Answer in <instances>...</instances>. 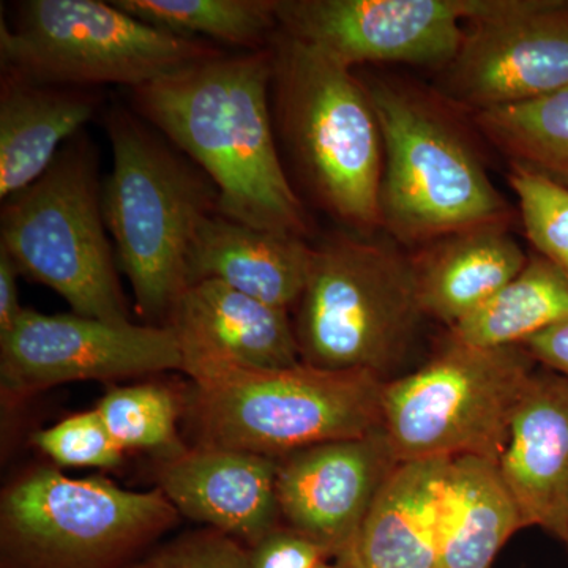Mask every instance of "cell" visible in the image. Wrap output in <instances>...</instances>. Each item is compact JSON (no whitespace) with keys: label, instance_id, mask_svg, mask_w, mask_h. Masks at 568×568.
<instances>
[{"label":"cell","instance_id":"cell-31","mask_svg":"<svg viewBox=\"0 0 568 568\" xmlns=\"http://www.w3.org/2000/svg\"><path fill=\"white\" fill-rule=\"evenodd\" d=\"M537 364L558 372L568 379V321L534 336L523 345Z\"/></svg>","mask_w":568,"mask_h":568},{"label":"cell","instance_id":"cell-21","mask_svg":"<svg viewBox=\"0 0 568 568\" xmlns=\"http://www.w3.org/2000/svg\"><path fill=\"white\" fill-rule=\"evenodd\" d=\"M97 111L92 93L3 74L0 92V197L32 185Z\"/></svg>","mask_w":568,"mask_h":568},{"label":"cell","instance_id":"cell-4","mask_svg":"<svg viewBox=\"0 0 568 568\" xmlns=\"http://www.w3.org/2000/svg\"><path fill=\"white\" fill-rule=\"evenodd\" d=\"M112 171L102 186L104 223L119 271L129 278L142 320L166 325L186 287V256L219 192L204 171L133 118L106 121Z\"/></svg>","mask_w":568,"mask_h":568},{"label":"cell","instance_id":"cell-24","mask_svg":"<svg viewBox=\"0 0 568 568\" xmlns=\"http://www.w3.org/2000/svg\"><path fill=\"white\" fill-rule=\"evenodd\" d=\"M133 17L175 36L209 39L244 48L271 47L280 31L278 0H114Z\"/></svg>","mask_w":568,"mask_h":568},{"label":"cell","instance_id":"cell-8","mask_svg":"<svg viewBox=\"0 0 568 568\" xmlns=\"http://www.w3.org/2000/svg\"><path fill=\"white\" fill-rule=\"evenodd\" d=\"M106 230L95 149L80 133L47 173L7 197L0 246L20 274L51 287L77 315L125 323L129 306Z\"/></svg>","mask_w":568,"mask_h":568},{"label":"cell","instance_id":"cell-25","mask_svg":"<svg viewBox=\"0 0 568 568\" xmlns=\"http://www.w3.org/2000/svg\"><path fill=\"white\" fill-rule=\"evenodd\" d=\"M474 121L508 163L568 189V88L536 102L478 112Z\"/></svg>","mask_w":568,"mask_h":568},{"label":"cell","instance_id":"cell-23","mask_svg":"<svg viewBox=\"0 0 568 568\" xmlns=\"http://www.w3.org/2000/svg\"><path fill=\"white\" fill-rule=\"evenodd\" d=\"M568 321V274L536 252L514 280L447 335L477 347L523 346Z\"/></svg>","mask_w":568,"mask_h":568},{"label":"cell","instance_id":"cell-27","mask_svg":"<svg viewBox=\"0 0 568 568\" xmlns=\"http://www.w3.org/2000/svg\"><path fill=\"white\" fill-rule=\"evenodd\" d=\"M508 183L517 194L519 219L534 252L568 274V189L510 164Z\"/></svg>","mask_w":568,"mask_h":568},{"label":"cell","instance_id":"cell-34","mask_svg":"<svg viewBox=\"0 0 568 568\" xmlns=\"http://www.w3.org/2000/svg\"><path fill=\"white\" fill-rule=\"evenodd\" d=\"M320 568H338V567H336L335 564L324 562L323 566H321Z\"/></svg>","mask_w":568,"mask_h":568},{"label":"cell","instance_id":"cell-1","mask_svg":"<svg viewBox=\"0 0 568 568\" xmlns=\"http://www.w3.org/2000/svg\"><path fill=\"white\" fill-rule=\"evenodd\" d=\"M272 77L271 47L220 52L132 89L134 110L207 174L220 215L308 239L305 205L276 144Z\"/></svg>","mask_w":568,"mask_h":568},{"label":"cell","instance_id":"cell-6","mask_svg":"<svg viewBox=\"0 0 568 568\" xmlns=\"http://www.w3.org/2000/svg\"><path fill=\"white\" fill-rule=\"evenodd\" d=\"M384 381L366 372L301 364L190 384L183 418L192 446L282 459L383 428Z\"/></svg>","mask_w":568,"mask_h":568},{"label":"cell","instance_id":"cell-3","mask_svg":"<svg viewBox=\"0 0 568 568\" xmlns=\"http://www.w3.org/2000/svg\"><path fill=\"white\" fill-rule=\"evenodd\" d=\"M294 313L304 364L372 373L384 383L402 375L429 321L410 253L383 231L335 233L313 245Z\"/></svg>","mask_w":568,"mask_h":568},{"label":"cell","instance_id":"cell-15","mask_svg":"<svg viewBox=\"0 0 568 568\" xmlns=\"http://www.w3.org/2000/svg\"><path fill=\"white\" fill-rule=\"evenodd\" d=\"M166 325L178 336L181 372L192 384L302 362L287 310L212 280L186 286Z\"/></svg>","mask_w":568,"mask_h":568},{"label":"cell","instance_id":"cell-16","mask_svg":"<svg viewBox=\"0 0 568 568\" xmlns=\"http://www.w3.org/2000/svg\"><path fill=\"white\" fill-rule=\"evenodd\" d=\"M278 469L280 459L263 455L186 446L159 459L156 488L183 517L252 548L283 526Z\"/></svg>","mask_w":568,"mask_h":568},{"label":"cell","instance_id":"cell-33","mask_svg":"<svg viewBox=\"0 0 568 568\" xmlns=\"http://www.w3.org/2000/svg\"><path fill=\"white\" fill-rule=\"evenodd\" d=\"M559 540L562 541L564 545H566L568 551V523L566 529H564L562 536L559 537Z\"/></svg>","mask_w":568,"mask_h":568},{"label":"cell","instance_id":"cell-9","mask_svg":"<svg viewBox=\"0 0 568 568\" xmlns=\"http://www.w3.org/2000/svg\"><path fill=\"white\" fill-rule=\"evenodd\" d=\"M537 366L525 346L477 347L447 335L424 365L383 384V428L396 457L499 462Z\"/></svg>","mask_w":568,"mask_h":568},{"label":"cell","instance_id":"cell-7","mask_svg":"<svg viewBox=\"0 0 568 568\" xmlns=\"http://www.w3.org/2000/svg\"><path fill=\"white\" fill-rule=\"evenodd\" d=\"M179 518L160 488L132 491L33 467L2 491L0 568H129Z\"/></svg>","mask_w":568,"mask_h":568},{"label":"cell","instance_id":"cell-28","mask_svg":"<svg viewBox=\"0 0 568 568\" xmlns=\"http://www.w3.org/2000/svg\"><path fill=\"white\" fill-rule=\"evenodd\" d=\"M32 443L55 465L114 469L123 454L97 409L84 410L32 436Z\"/></svg>","mask_w":568,"mask_h":568},{"label":"cell","instance_id":"cell-5","mask_svg":"<svg viewBox=\"0 0 568 568\" xmlns=\"http://www.w3.org/2000/svg\"><path fill=\"white\" fill-rule=\"evenodd\" d=\"M364 82L383 133V233L418 248L455 231L510 222V205L439 97L383 78Z\"/></svg>","mask_w":568,"mask_h":568},{"label":"cell","instance_id":"cell-10","mask_svg":"<svg viewBox=\"0 0 568 568\" xmlns=\"http://www.w3.org/2000/svg\"><path fill=\"white\" fill-rule=\"evenodd\" d=\"M220 52L99 0H29L0 22L3 74L62 88H140Z\"/></svg>","mask_w":568,"mask_h":568},{"label":"cell","instance_id":"cell-13","mask_svg":"<svg viewBox=\"0 0 568 568\" xmlns=\"http://www.w3.org/2000/svg\"><path fill=\"white\" fill-rule=\"evenodd\" d=\"M473 0H278L280 31L347 69L403 63L439 71L454 59Z\"/></svg>","mask_w":568,"mask_h":568},{"label":"cell","instance_id":"cell-18","mask_svg":"<svg viewBox=\"0 0 568 568\" xmlns=\"http://www.w3.org/2000/svg\"><path fill=\"white\" fill-rule=\"evenodd\" d=\"M312 256L306 239L260 230L215 212L201 223L190 246L186 286L212 280L291 313L304 293Z\"/></svg>","mask_w":568,"mask_h":568},{"label":"cell","instance_id":"cell-26","mask_svg":"<svg viewBox=\"0 0 568 568\" xmlns=\"http://www.w3.org/2000/svg\"><path fill=\"white\" fill-rule=\"evenodd\" d=\"M95 409L123 452H153L160 459L174 457L186 448L178 432L183 395L164 384L111 388Z\"/></svg>","mask_w":568,"mask_h":568},{"label":"cell","instance_id":"cell-22","mask_svg":"<svg viewBox=\"0 0 568 568\" xmlns=\"http://www.w3.org/2000/svg\"><path fill=\"white\" fill-rule=\"evenodd\" d=\"M525 529L496 459H448L440 487L439 568H491Z\"/></svg>","mask_w":568,"mask_h":568},{"label":"cell","instance_id":"cell-17","mask_svg":"<svg viewBox=\"0 0 568 568\" xmlns=\"http://www.w3.org/2000/svg\"><path fill=\"white\" fill-rule=\"evenodd\" d=\"M499 469L525 529L556 538L568 523V379L538 365L519 395Z\"/></svg>","mask_w":568,"mask_h":568},{"label":"cell","instance_id":"cell-14","mask_svg":"<svg viewBox=\"0 0 568 568\" xmlns=\"http://www.w3.org/2000/svg\"><path fill=\"white\" fill-rule=\"evenodd\" d=\"M399 463L384 428L287 455L276 477L283 525L338 558Z\"/></svg>","mask_w":568,"mask_h":568},{"label":"cell","instance_id":"cell-2","mask_svg":"<svg viewBox=\"0 0 568 568\" xmlns=\"http://www.w3.org/2000/svg\"><path fill=\"white\" fill-rule=\"evenodd\" d=\"M272 112L306 192L346 231H381L384 145L364 80L312 44L278 31Z\"/></svg>","mask_w":568,"mask_h":568},{"label":"cell","instance_id":"cell-19","mask_svg":"<svg viewBox=\"0 0 568 568\" xmlns=\"http://www.w3.org/2000/svg\"><path fill=\"white\" fill-rule=\"evenodd\" d=\"M448 459L399 463L335 566L439 568L440 487Z\"/></svg>","mask_w":568,"mask_h":568},{"label":"cell","instance_id":"cell-20","mask_svg":"<svg viewBox=\"0 0 568 568\" xmlns=\"http://www.w3.org/2000/svg\"><path fill=\"white\" fill-rule=\"evenodd\" d=\"M428 320L448 328L480 308L528 263L508 222L455 231L410 253Z\"/></svg>","mask_w":568,"mask_h":568},{"label":"cell","instance_id":"cell-32","mask_svg":"<svg viewBox=\"0 0 568 568\" xmlns=\"http://www.w3.org/2000/svg\"><path fill=\"white\" fill-rule=\"evenodd\" d=\"M18 275L20 271L17 264L0 246V335L13 328L24 310L20 305V295H18Z\"/></svg>","mask_w":568,"mask_h":568},{"label":"cell","instance_id":"cell-12","mask_svg":"<svg viewBox=\"0 0 568 568\" xmlns=\"http://www.w3.org/2000/svg\"><path fill=\"white\" fill-rule=\"evenodd\" d=\"M171 369L181 372L182 354L170 325L24 308L13 328L0 335L2 398L13 405L61 384L112 383Z\"/></svg>","mask_w":568,"mask_h":568},{"label":"cell","instance_id":"cell-29","mask_svg":"<svg viewBox=\"0 0 568 568\" xmlns=\"http://www.w3.org/2000/svg\"><path fill=\"white\" fill-rule=\"evenodd\" d=\"M129 568H250V551L235 538L203 528L151 549Z\"/></svg>","mask_w":568,"mask_h":568},{"label":"cell","instance_id":"cell-11","mask_svg":"<svg viewBox=\"0 0 568 568\" xmlns=\"http://www.w3.org/2000/svg\"><path fill=\"white\" fill-rule=\"evenodd\" d=\"M568 88V0H473L437 97L473 112L536 102Z\"/></svg>","mask_w":568,"mask_h":568},{"label":"cell","instance_id":"cell-30","mask_svg":"<svg viewBox=\"0 0 568 568\" xmlns=\"http://www.w3.org/2000/svg\"><path fill=\"white\" fill-rule=\"evenodd\" d=\"M248 551L250 568H320L331 559L316 541L284 525Z\"/></svg>","mask_w":568,"mask_h":568}]
</instances>
